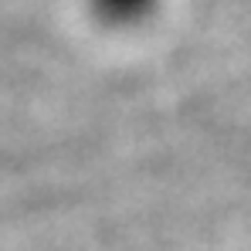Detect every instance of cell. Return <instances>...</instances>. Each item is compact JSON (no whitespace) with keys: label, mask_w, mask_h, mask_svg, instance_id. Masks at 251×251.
<instances>
[{"label":"cell","mask_w":251,"mask_h":251,"mask_svg":"<svg viewBox=\"0 0 251 251\" xmlns=\"http://www.w3.org/2000/svg\"><path fill=\"white\" fill-rule=\"evenodd\" d=\"M153 0H99V7H105V14L119 17V21H129V17H139Z\"/></svg>","instance_id":"6da1fadb"}]
</instances>
